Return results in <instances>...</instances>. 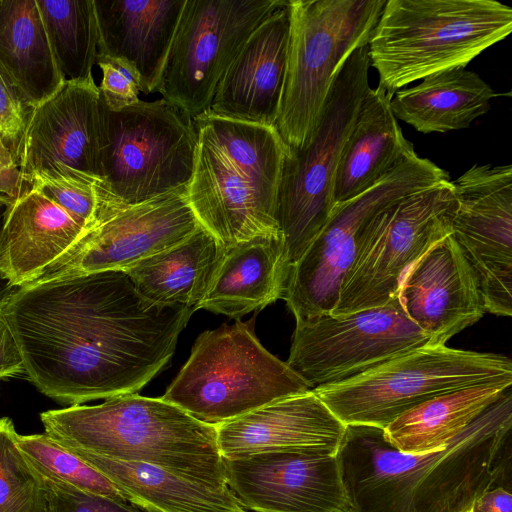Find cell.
Returning a JSON list of instances; mask_svg holds the SVG:
<instances>
[{
	"mask_svg": "<svg viewBox=\"0 0 512 512\" xmlns=\"http://www.w3.org/2000/svg\"><path fill=\"white\" fill-rule=\"evenodd\" d=\"M193 312L152 303L125 271L109 270L26 284L0 318L33 385L76 406L141 390L168 363Z\"/></svg>",
	"mask_w": 512,
	"mask_h": 512,
	"instance_id": "obj_1",
	"label": "cell"
},
{
	"mask_svg": "<svg viewBox=\"0 0 512 512\" xmlns=\"http://www.w3.org/2000/svg\"><path fill=\"white\" fill-rule=\"evenodd\" d=\"M511 429L512 386L430 452L403 453L381 428L346 425L336 458L349 512L471 511L510 475Z\"/></svg>",
	"mask_w": 512,
	"mask_h": 512,
	"instance_id": "obj_2",
	"label": "cell"
},
{
	"mask_svg": "<svg viewBox=\"0 0 512 512\" xmlns=\"http://www.w3.org/2000/svg\"><path fill=\"white\" fill-rule=\"evenodd\" d=\"M192 120L197 151L186 197L200 226L225 248L281 234L277 205L288 147L275 127L209 111Z\"/></svg>",
	"mask_w": 512,
	"mask_h": 512,
	"instance_id": "obj_3",
	"label": "cell"
},
{
	"mask_svg": "<svg viewBox=\"0 0 512 512\" xmlns=\"http://www.w3.org/2000/svg\"><path fill=\"white\" fill-rule=\"evenodd\" d=\"M45 433L67 448L151 464L185 478L226 488L215 425L161 398L137 393L97 405L40 414Z\"/></svg>",
	"mask_w": 512,
	"mask_h": 512,
	"instance_id": "obj_4",
	"label": "cell"
},
{
	"mask_svg": "<svg viewBox=\"0 0 512 512\" xmlns=\"http://www.w3.org/2000/svg\"><path fill=\"white\" fill-rule=\"evenodd\" d=\"M512 30L494 0H386L368 42L370 67L390 96L434 73L465 68Z\"/></svg>",
	"mask_w": 512,
	"mask_h": 512,
	"instance_id": "obj_5",
	"label": "cell"
},
{
	"mask_svg": "<svg viewBox=\"0 0 512 512\" xmlns=\"http://www.w3.org/2000/svg\"><path fill=\"white\" fill-rule=\"evenodd\" d=\"M254 319L201 333L162 398L196 419L218 425L310 386L254 334Z\"/></svg>",
	"mask_w": 512,
	"mask_h": 512,
	"instance_id": "obj_6",
	"label": "cell"
},
{
	"mask_svg": "<svg viewBox=\"0 0 512 512\" xmlns=\"http://www.w3.org/2000/svg\"><path fill=\"white\" fill-rule=\"evenodd\" d=\"M386 0H288L290 40L275 129L290 150L308 145L333 78L367 45Z\"/></svg>",
	"mask_w": 512,
	"mask_h": 512,
	"instance_id": "obj_7",
	"label": "cell"
},
{
	"mask_svg": "<svg viewBox=\"0 0 512 512\" xmlns=\"http://www.w3.org/2000/svg\"><path fill=\"white\" fill-rule=\"evenodd\" d=\"M101 182L119 205H137L187 189L197 134L192 118L163 98L111 111L101 98Z\"/></svg>",
	"mask_w": 512,
	"mask_h": 512,
	"instance_id": "obj_8",
	"label": "cell"
},
{
	"mask_svg": "<svg viewBox=\"0 0 512 512\" xmlns=\"http://www.w3.org/2000/svg\"><path fill=\"white\" fill-rule=\"evenodd\" d=\"M493 381H512V361L508 357L443 344L421 347L313 392L344 425L385 429L427 400Z\"/></svg>",
	"mask_w": 512,
	"mask_h": 512,
	"instance_id": "obj_9",
	"label": "cell"
},
{
	"mask_svg": "<svg viewBox=\"0 0 512 512\" xmlns=\"http://www.w3.org/2000/svg\"><path fill=\"white\" fill-rule=\"evenodd\" d=\"M368 44L342 63L330 86L316 131L307 146L286 154L277 219L290 266L324 227L332 210V186L342 148L370 88Z\"/></svg>",
	"mask_w": 512,
	"mask_h": 512,
	"instance_id": "obj_10",
	"label": "cell"
},
{
	"mask_svg": "<svg viewBox=\"0 0 512 512\" xmlns=\"http://www.w3.org/2000/svg\"><path fill=\"white\" fill-rule=\"evenodd\" d=\"M456 206L452 181L444 180L372 217L361 232L331 315L383 306L397 297L406 271L452 234Z\"/></svg>",
	"mask_w": 512,
	"mask_h": 512,
	"instance_id": "obj_11",
	"label": "cell"
},
{
	"mask_svg": "<svg viewBox=\"0 0 512 512\" xmlns=\"http://www.w3.org/2000/svg\"><path fill=\"white\" fill-rule=\"evenodd\" d=\"M444 180H450L449 173L415 151L375 186L335 206L316 238L290 267L282 299L296 322L333 312L361 232L372 217Z\"/></svg>",
	"mask_w": 512,
	"mask_h": 512,
	"instance_id": "obj_12",
	"label": "cell"
},
{
	"mask_svg": "<svg viewBox=\"0 0 512 512\" xmlns=\"http://www.w3.org/2000/svg\"><path fill=\"white\" fill-rule=\"evenodd\" d=\"M428 345L443 344L407 317L397 296L383 306L297 321L286 364L313 390Z\"/></svg>",
	"mask_w": 512,
	"mask_h": 512,
	"instance_id": "obj_13",
	"label": "cell"
},
{
	"mask_svg": "<svg viewBox=\"0 0 512 512\" xmlns=\"http://www.w3.org/2000/svg\"><path fill=\"white\" fill-rule=\"evenodd\" d=\"M286 0H186L157 92L190 118L208 111L240 49Z\"/></svg>",
	"mask_w": 512,
	"mask_h": 512,
	"instance_id": "obj_14",
	"label": "cell"
},
{
	"mask_svg": "<svg viewBox=\"0 0 512 512\" xmlns=\"http://www.w3.org/2000/svg\"><path fill=\"white\" fill-rule=\"evenodd\" d=\"M95 190L97 205L92 222L72 248L37 280L124 271L182 242L200 227L188 203L187 189L131 206L113 202L97 182Z\"/></svg>",
	"mask_w": 512,
	"mask_h": 512,
	"instance_id": "obj_15",
	"label": "cell"
},
{
	"mask_svg": "<svg viewBox=\"0 0 512 512\" xmlns=\"http://www.w3.org/2000/svg\"><path fill=\"white\" fill-rule=\"evenodd\" d=\"M452 237L471 266L485 312L512 315V166L475 164L452 181Z\"/></svg>",
	"mask_w": 512,
	"mask_h": 512,
	"instance_id": "obj_16",
	"label": "cell"
},
{
	"mask_svg": "<svg viewBox=\"0 0 512 512\" xmlns=\"http://www.w3.org/2000/svg\"><path fill=\"white\" fill-rule=\"evenodd\" d=\"M227 486L255 512H349L336 455L284 449L223 459Z\"/></svg>",
	"mask_w": 512,
	"mask_h": 512,
	"instance_id": "obj_17",
	"label": "cell"
},
{
	"mask_svg": "<svg viewBox=\"0 0 512 512\" xmlns=\"http://www.w3.org/2000/svg\"><path fill=\"white\" fill-rule=\"evenodd\" d=\"M101 127V96L94 78L66 80L32 110L21 154L20 181L65 166L101 182Z\"/></svg>",
	"mask_w": 512,
	"mask_h": 512,
	"instance_id": "obj_18",
	"label": "cell"
},
{
	"mask_svg": "<svg viewBox=\"0 0 512 512\" xmlns=\"http://www.w3.org/2000/svg\"><path fill=\"white\" fill-rule=\"evenodd\" d=\"M398 299L407 317L437 344H445L485 313L473 270L452 235L406 271Z\"/></svg>",
	"mask_w": 512,
	"mask_h": 512,
	"instance_id": "obj_19",
	"label": "cell"
},
{
	"mask_svg": "<svg viewBox=\"0 0 512 512\" xmlns=\"http://www.w3.org/2000/svg\"><path fill=\"white\" fill-rule=\"evenodd\" d=\"M290 40L288 0L252 32L224 74L209 112L223 118L275 127Z\"/></svg>",
	"mask_w": 512,
	"mask_h": 512,
	"instance_id": "obj_20",
	"label": "cell"
},
{
	"mask_svg": "<svg viewBox=\"0 0 512 512\" xmlns=\"http://www.w3.org/2000/svg\"><path fill=\"white\" fill-rule=\"evenodd\" d=\"M345 426L313 390L215 425L223 459L284 449L336 455Z\"/></svg>",
	"mask_w": 512,
	"mask_h": 512,
	"instance_id": "obj_21",
	"label": "cell"
},
{
	"mask_svg": "<svg viewBox=\"0 0 512 512\" xmlns=\"http://www.w3.org/2000/svg\"><path fill=\"white\" fill-rule=\"evenodd\" d=\"M186 0H94L98 54L128 62L142 93L158 90Z\"/></svg>",
	"mask_w": 512,
	"mask_h": 512,
	"instance_id": "obj_22",
	"label": "cell"
},
{
	"mask_svg": "<svg viewBox=\"0 0 512 512\" xmlns=\"http://www.w3.org/2000/svg\"><path fill=\"white\" fill-rule=\"evenodd\" d=\"M85 228L27 181H20L0 235V273L18 288L37 280Z\"/></svg>",
	"mask_w": 512,
	"mask_h": 512,
	"instance_id": "obj_23",
	"label": "cell"
},
{
	"mask_svg": "<svg viewBox=\"0 0 512 512\" xmlns=\"http://www.w3.org/2000/svg\"><path fill=\"white\" fill-rule=\"evenodd\" d=\"M391 98L379 86L367 91L335 171L334 207L375 186L415 152L391 110Z\"/></svg>",
	"mask_w": 512,
	"mask_h": 512,
	"instance_id": "obj_24",
	"label": "cell"
},
{
	"mask_svg": "<svg viewBox=\"0 0 512 512\" xmlns=\"http://www.w3.org/2000/svg\"><path fill=\"white\" fill-rule=\"evenodd\" d=\"M290 267L282 234L238 242L225 249L211 286L195 310L240 320L282 299Z\"/></svg>",
	"mask_w": 512,
	"mask_h": 512,
	"instance_id": "obj_25",
	"label": "cell"
},
{
	"mask_svg": "<svg viewBox=\"0 0 512 512\" xmlns=\"http://www.w3.org/2000/svg\"><path fill=\"white\" fill-rule=\"evenodd\" d=\"M68 449L107 477L128 502L146 512L245 510L229 487L206 485L147 463L122 461L79 449Z\"/></svg>",
	"mask_w": 512,
	"mask_h": 512,
	"instance_id": "obj_26",
	"label": "cell"
},
{
	"mask_svg": "<svg viewBox=\"0 0 512 512\" xmlns=\"http://www.w3.org/2000/svg\"><path fill=\"white\" fill-rule=\"evenodd\" d=\"M225 247L200 226L182 242L124 270L146 300L194 309L208 292Z\"/></svg>",
	"mask_w": 512,
	"mask_h": 512,
	"instance_id": "obj_27",
	"label": "cell"
},
{
	"mask_svg": "<svg viewBox=\"0 0 512 512\" xmlns=\"http://www.w3.org/2000/svg\"><path fill=\"white\" fill-rule=\"evenodd\" d=\"M497 93L477 73L454 68L431 74L391 98L396 117L421 133L468 128L490 110Z\"/></svg>",
	"mask_w": 512,
	"mask_h": 512,
	"instance_id": "obj_28",
	"label": "cell"
},
{
	"mask_svg": "<svg viewBox=\"0 0 512 512\" xmlns=\"http://www.w3.org/2000/svg\"><path fill=\"white\" fill-rule=\"evenodd\" d=\"M0 69L33 106L65 82L37 0H0Z\"/></svg>",
	"mask_w": 512,
	"mask_h": 512,
	"instance_id": "obj_29",
	"label": "cell"
},
{
	"mask_svg": "<svg viewBox=\"0 0 512 512\" xmlns=\"http://www.w3.org/2000/svg\"><path fill=\"white\" fill-rule=\"evenodd\" d=\"M512 386L493 381L451 391L406 411L384 430L400 452L425 453L444 446Z\"/></svg>",
	"mask_w": 512,
	"mask_h": 512,
	"instance_id": "obj_30",
	"label": "cell"
},
{
	"mask_svg": "<svg viewBox=\"0 0 512 512\" xmlns=\"http://www.w3.org/2000/svg\"><path fill=\"white\" fill-rule=\"evenodd\" d=\"M57 66L64 78H93L98 54L94 0H37Z\"/></svg>",
	"mask_w": 512,
	"mask_h": 512,
	"instance_id": "obj_31",
	"label": "cell"
},
{
	"mask_svg": "<svg viewBox=\"0 0 512 512\" xmlns=\"http://www.w3.org/2000/svg\"><path fill=\"white\" fill-rule=\"evenodd\" d=\"M16 442L28 462L43 479L116 501L128 502L107 477L46 433L17 434Z\"/></svg>",
	"mask_w": 512,
	"mask_h": 512,
	"instance_id": "obj_32",
	"label": "cell"
},
{
	"mask_svg": "<svg viewBox=\"0 0 512 512\" xmlns=\"http://www.w3.org/2000/svg\"><path fill=\"white\" fill-rule=\"evenodd\" d=\"M8 417L0 418V512H49L42 477L19 449Z\"/></svg>",
	"mask_w": 512,
	"mask_h": 512,
	"instance_id": "obj_33",
	"label": "cell"
},
{
	"mask_svg": "<svg viewBox=\"0 0 512 512\" xmlns=\"http://www.w3.org/2000/svg\"><path fill=\"white\" fill-rule=\"evenodd\" d=\"M27 182L85 229L92 222L97 205L95 183L100 181L77 170L56 166L35 174Z\"/></svg>",
	"mask_w": 512,
	"mask_h": 512,
	"instance_id": "obj_34",
	"label": "cell"
},
{
	"mask_svg": "<svg viewBox=\"0 0 512 512\" xmlns=\"http://www.w3.org/2000/svg\"><path fill=\"white\" fill-rule=\"evenodd\" d=\"M33 108L0 69V171L19 168Z\"/></svg>",
	"mask_w": 512,
	"mask_h": 512,
	"instance_id": "obj_35",
	"label": "cell"
},
{
	"mask_svg": "<svg viewBox=\"0 0 512 512\" xmlns=\"http://www.w3.org/2000/svg\"><path fill=\"white\" fill-rule=\"evenodd\" d=\"M96 64L102 71L100 96L109 110L120 111L140 101L141 80L132 65L101 54H97Z\"/></svg>",
	"mask_w": 512,
	"mask_h": 512,
	"instance_id": "obj_36",
	"label": "cell"
},
{
	"mask_svg": "<svg viewBox=\"0 0 512 512\" xmlns=\"http://www.w3.org/2000/svg\"><path fill=\"white\" fill-rule=\"evenodd\" d=\"M43 482L49 512H146L130 502L116 501L46 479Z\"/></svg>",
	"mask_w": 512,
	"mask_h": 512,
	"instance_id": "obj_37",
	"label": "cell"
},
{
	"mask_svg": "<svg viewBox=\"0 0 512 512\" xmlns=\"http://www.w3.org/2000/svg\"><path fill=\"white\" fill-rule=\"evenodd\" d=\"M24 372L19 347L7 324L0 318V380Z\"/></svg>",
	"mask_w": 512,
	"mask_h": 512,
	"instance_id": "obj_38",
	"label": "cell"
},
{
	"mask_svg": "<svg viewBox=\"0 0 512 512\" xmlns=\"http://www.w3.org/2000/svg\"><path fill=\"white\" fill-rule=\"evenodd\" d=\"M471 512H512V495L504 487L491 488L475 500Z\"/></svg>",
	"mask_w": 512,
	"mask_h": 512,
	"instance_id": "obj_39",
	"label": "cell"
},
{
	"mask_svg": "<svg viewBox=\"0 0 512 512\" xmlns=\"http://www.w3.org/2000/svg\"><path fill=\"white\" fill-rule=\"evenodd\" d=\"M11 204L12 198L0 193V235ZM18 289L0 273V311Z\"/></svg>",
	"mask_w": 512,
	"mask_h": 512,
	"instance_id": "obj_40",
	"label": "cell"
},
{
	"mask_svg": "<svg viewBox=\"0 0 512 512\" xmlns=\"http://www.w3.org/2000/svg\"><path fill=\"white\" fill-rule=\"evenodd\" d=\"M242 512H247L246 510L242 511Z\"/></svg>",
	"mask_w": 512,
	"mask_h": 512,
	"instance_id": "obj_41",
	"label": "cell"
},
{
	"mask_svg": "<svg viewBox=\"0 0 512 512\" xmlns=\"http://www.w3.org/2000/svg\"><path fill=\"white\" fill-rule=\"evenodd\" d=\"M468 512H471V511H468Z\"/></svg>",
	"mask_w": 512,
	"mask_h": 512,
	"instance_id": "obj_42",
	"label": "cell"
}]
</instances>
